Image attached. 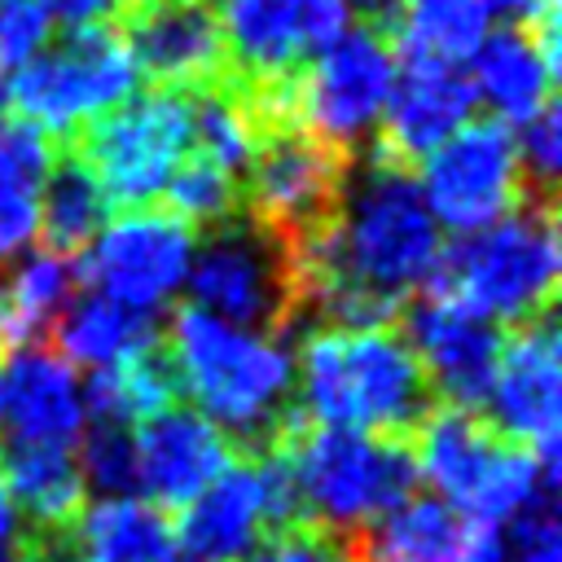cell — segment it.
<instances>
[{
    "label": "cell",
    "instance_id": "6da1fadb",
    "mask_svg": "<svg viewBox=\"0 0 562 562\" xmlns=\"http://www.w3.org/2000/svg\"><path fill=\"white\" fill-rule=\"evenodd\" d=\"M439 259V224L413 171L360 154L329 228L299 255L312 325H395Z\"/></svg>",
    "mask_w": 562,
    "mask_h": 562
},
{
    "label": "cell",
    "instance_id": "7a4b0ae2",
    "mask_svg": "<svg viewBox=\"0 0 562 562\" xmlns=\"http://www.w3.org/2000/svg\"><path fill=\"white\" fill-rule=\"evenodd\" d=\"M294 408L307 422L413 439L435 391L400 325H312L294 356Z\"/></svg>",
    "mask_w": 562,
    "mask_h": 562
},
{
    "label": "cell",
    "instance_id": "3957f363",
    "mask_svg": "<svg viewBox=\"0 0 562 562\" xmlns=\"http://www.w3.org/2000/svg\"><path fill=\"white\" fill-rule=\"evenodd\" d=\"M167 351L180 373V391L198 400L202 417H211L237 448V457H255L272 448L294 408V356L255 329L220 321L202 307H176L167 325Z\"/></svg>",
    "mask_w": 562,
    "mask_h": 562
},
{
    "label": "cell",
    "instance_id": "277c9868",
    "mask_svg": "<svg viewBox=\"0 0 562 562\" xmlns=\"http://www.w3.org/2000/svg\"><path fill=\"white\" fill-rule=\"evenodd\" d=\"M558 206L549 193H527L501 220L461 233L426 277V294L457 299L487 321L522 325L553 312L558 294Z\"/></svg>",
    "mask_w": 562,
    "mask_h": 562
},
{
    "label": "cell",
    "instance_id": "5b68a950",
    "mask_svg": "<svg viewBox=\"0 0 562 562\" xmlns=\"http://www.w3.org/2000/svg\"><path fill=\"white\" fill-rule=\"evenodd\" d=\"M272 443L290 461L303 514L342 531H360L391 514L422 483L413 439L316 426L294 413Z\"/></svg>",
    "mask_w": 562,
    "mask_h": 562
},
{
    "label": "cell",
    "instance_id": "8992f818",
    "mask_svg": "<svg viewBox=\"0 0 562 562\" xmlns=\"http://www.w3.org/2000/svg\"><path fill=\"white\" fill-rule=\"evenodd\" d=\"M184 281H189L193 307L220 321H233L241 329L268 334L277 342L281 334H303L307 325L299 259L246 211L202 228V241H193Z\"/></svg>",
    "mask_w": 562,
    "mask_h": 562
},
{
    "label": "cell",
    "instance_id": "52a82bcc",
    "mask_svg": "<svg viewBox=\"0 0 562 562\" xmlns=\"http://www.w3.org/2000/svg\"><path fill=\"white\" fill-rule=\"evenodd\" d=\"M351 162L347 149L307 132L294 114L263 123L241 171V211L299 259L338 215Z\"/></svg>",
    "mask_w": 562,
    "mask_h": 562
},
{
    "label": "cell",
    "instance_id": "ba28073f",
    "mask_svg": "<svg viewBox=\"0 0 562 562\" xmlns=\"http://www.w3.org/2000/svg\"><path fill=\"white\" fill-rule=\"evenodd\" d=\"M417 474L435 483L457 509L505 522L536 487L558 483V461H540L522 443L505 439L483 413L435 404V413L413 435Z\"/></svg>",
    "mask_w": 562,
    "mask_h": 562
},
{
    "label": "cell",
    "instance_id": "9c48e42d",
    "mask_svg": "<svg viewBox=\"0 0 562 562\" xmlns=\"http://www.w3.org/2000/svg\"><path fill=\"white\" fill-rule=\"evenodd\" d=\"M66 145L97 176L110 206H149L158 202L176 162L193 149V110L189 92L145 88L88 119Z\"/></svg>",
    "mask_w": 562,
    "mask_h": 562
},
{
    "label": "cell",
    "instance_id": "30bf717a",
    "mask_svg": "<svg viewBox=\"0 0 562 562\" xmlns=\"http://www.w3.org/2000/svg\"><path fill=\"white\" fill-rule=\"evenodd\" d=\"M132 92L136 66L119 26L66 31L57 44L35 48L22 66H13L4 88L13 110L48 136H75L88 119L105 114Z\"/></svg>",
    "mask_w": 562,
    "mask_h": 562
},
{
    "label": "cell",
    "instance_id": "8fae6325",
    "mask_svg": "<svg viewBox=\"0 0 562 562\" xmlns=\"http://www.w3.org/2000/svg\"><path fill=\"white\" fill-rule=\"evenodd\" d=\"M391 79L395 44L364 26L342 31L294 75V119L356 158L373 140Z\"/></svg>",
    "mask_w": 562,
    "mask_h": 562
},
{
    "label": "cell",
    "instance_id": "7c38bea8",
    "mask_svg": "<svg viewBox=\"0 0 562 562\" xmlns=\"http://www.w3.org/2000/svg\"><path fill=\"white\" fill-rule=\"evenodd\" d=\"M417 167L422 202L430 206L435 224H448L452 233H474L527 198L518 145L501 119L461 123Z\"/></svg>",
    "mask_w": 562,
    "mask_h": 562
},
{
    "label": "cell",
    "instance_id": "4fadbf2b",
    "mask_svg": "<svg viewBox=\"0 0 562 562\" xmlns=\"http://www.w3.org/2000/svg\"><path fill=\"white\" fill-rule=\"evenodd\" d=\"M198 233L167 206H132L75 259L79 281L140 312H158L189 272Z\"/></svg>",
    "mask_w": 562,
    "mask_h": 562
},
{
    "label": "cell",
    "instance_id": "5bb4252c",
    "mask_svg": "<svg viewBox=\"0 0 562 562\" xmlns=\"http://www.w3.org/2000/svg\"><path fill=\"white\" fill-rule=\"evenodd\" d=\"M228 53V75L241 83H290L342 26V0H220L215 9Z\"/></svg>",
    "mask_w": 562,
    "mask_h": 562
},
{
    "label": "cell",
    "instance_id": "9a60e30c",
    "mask_svg": "<svg viewBox=\"0 0 562 562\" xmlns=\"http://www.w3.org/2000/svg\"><path fill=\"white\" fill-rule=\"evenodd\" d=\"M474 83L461 70V61H443L430 53L400 48L395 79L382 105V119L373 127V140L364 145L369 158L395 162L404 171H417V162L448 140L461 123H470L474 110ZM360 158V154H356Z\"/></svg>",
    "mask_w": 562,
    "mask_h": 562
},
{
    "label": "cell",
    "instance_id": "2e32d148",
    "mask_svg": "<svg viewBox=\"0 0 562 562\" xmlns=\"http://www.w3.org/2000/svg\"><path fill=\"white\" fill-rule=\"evenodd\" d=\"M558 325L553 312H540L522 325H509V338H501L496 373L487 386V422L536 452L540 461H558V408H562V382H558Z\"/></svg>",
    "mask_w": 562,
    "mask_h": 562
},
{
    "label": "cell",
    "instance_id": "e0dca14e",
    "mask_svg": "<svg viewBox=\"0 0 562 562\" xmlns=\"http://www.w3.org/2000/svg\"><path fill=\"white\" fill-rule=\"evenodd\" d=\"M404 338L435 391V400L452 404V408H474L483 413L492 373H496V356H501V329L496 321H487L483 312L443 299V294H426L422 303L404 307Z\"/></svg>",
    "mask_w": 562,
    "mask_h": 562
},
{
    "label": "cell",
    "instance_id": "ac0fdd59",
    "mask_svg": "<svg viewBox=\"0 0 562 562\" xmlns=\"http://www.w3.org/2000/svg\"><path fill=\"white\" fill-rule=\"evenodd\" d=\"M119 35L149 88L198 92L228 75L224 31L211 4H136Z\"/></svg>",
    "mask_w": 562,
    "mask_h": 562
},
{
    "label": "cell",
    "instance_id": "d6986e66",
    "mask_svg": "<svg viewBox=\"0 0 562 562\" xmlns=\"http://www.w3.org/2000/svg\"><path fill=\"white\" fill-rule=\"evenodd\" d=\"M132 443H136V487H145L162 509L189 505L220 470L237 461L233 439L184 400L136 422Z\"/></svg>",
    "mask_w": 562,
    "mask_h": 562
},
{
    "label": "cell",
    "instance_id": "ffe728a7",
    "mask_svg": "<svg viewBox=\"0 0 562 562\" xmlns=\"http://www.w3.org/2000/svg\"><path fill=\"white\" fill-rule=\"evenodd\" d=\"M356 562H505V536L439 496H408L356 531Z\"/></svg>",
    "mask_w": 562,
    "mask_h": 562
},
{
    "label": "cell",
    "instance_id": "44dd1931",
    "mask_svg": "<svg viewBox=\"0 0 562 562\" xmlns=\"http://www.w3.org/2000/svg\"><path fill=\"white\" fill-rule=\"evenodd\" d=\"M83 430V395L75 364L48 342H26L9 351L0 369V439L31 443H75Z\"/></svg>",
    "mask_w": 562,
    "mask_h": 562
},
{
    "label": "cell",
    "instance_id": "7402d4cb",
    "mask_svg": "<svg viewBox=\"0 0 562 562\" xmlns=\"http://www.w3.org/2000/svg\"><path fill=\"white\" fill-rule=\"evenodd\" d=\"M171 527L176 544L193 562H241L272 531L259 465L250 457H237L189 505H180V518Z\"/></svg>",
    "mask_w": 562,
    "mask_h": 562
},
{
    "label": "cell",
    "instance_id": "603a6c76",
    "mask_svg": "<svg viewBox=\"0 0 562 562\" xmlns=\"http://www.w3.org/2000/svg\"><path fill=\"white\" fill-rule=\"evenodd\" d=\"M0 483L22 509L26 531H75L88 509V487L66 443L0 439Z\"/></svg>",
    "mask_w": 562,
    "mask_h": 562
},
{
    "label": "cell",
    "instance_id": "cb8c5ba5",
    "mask_svg": "<svg viewBox=\"0 0 562 562\" xmlns=\"http://www.w3.org/2000/svg\"><path fill=\"white\" fill-rule=\"evenodd\" d=\"M553 79L558 57L540 48V40L527 26H505L474 48V97L487 101L501 123L531 119L553 97Z\"/></svg>",
    "mask_w": 562,
    "mask_h": 562
},
{
    "label": "cell",
    "instance_id": "d4e9b609",
    "mask_svg": "<svg viewBox=\"0 0 562 562\" xmlns=\"http://www.w3.org/2000/svg\"><path fill=\"white\" fill-rule=\"evenodd\" d=\"M154 316L158 312H140V307H127L101 290H79L70 294V303L57 312V321L48 325L44 342L66 356L70 364H88V369H105L140 347H149L158 338L154 329Z\"/></svg>",
    "mask_w": 562,
    "mask_h": 562
},
{
    "label": "cell",
    "instance_id": "484cf974",
    "mask_svg": "<svg viewBox=\"0 0 562 562\" xmlns=\"http://www.w3.org/2000/svg\"><path fill=\"white\" fill-rule=\"evenodd\" d=\"M75 544L79 562H171L176 527L154 501L105 496L101 505L79 514Z\"/></svg>",
    "mask_w": 562,
    "mask_h": 562
},
{
    "label": "cell",
    "instance_id": "4316f807",
    "mask_svg": "<svg viewBox=\"0 0 562 562\" xmlns=\"http://www.w3.org/2000/svg\"><path fill=\"white\" fill-rule=\"evenodd\" d=\"M110 215V198L101 193L97 176L83 167V158L61 145V154H53V167L44 176V193H40V237H44V250L61 255V259H79L101 224Z\"/></svg>",
    "mask_w": 562,
    "mask_h": 562
},
{
    "label": "cell",
    "instance_id": "83f0119b",
    "mask_svg": "<svg viewBox=\"0 0 562 562\" xmlns=\"http://www.w3.org/2000/svg\"><path fill=\"white\" fill-rule=\"evenodd\" d=\"M57 136L26 119L0 123V255L26 246L40 224V193L53 167Z\"/></svg>",
    "mask_w": 562,
    "mask_h": 562
},
{
    "label": "cell",
    "instance_id": "f1b7e54d",
    "mask_svg": "<svg viewBox=\"0 0 562 562\" xmlns=\"http://www.w3.org/2000/svg\"><path fill=\"white\" fill-rule=\"evenodd\" d=\"M75 285H79L75 259H61L53 250L26 255L9 272V281H0V356L26 347L35 338L44 342L48 325L70 303Z\"/></svg>",
    "mask_w": 562,
    "mask_h": 562
},
{
    "label": "cell",
    "instance_id": "f546056e",
    "mask_svg": "<svg viewBox=\"0 0 562 562\" xmlns=\"http://www.w3.org/2000/svg\"><path fill=\"white\" fill-rule=\"evenodd\" d=\"M487 0H400V48L443 61L470 57L487 40Z\"/></svg>",
    "mask_w": 562,
    "mask_h": 562
},
{
    "label": "cell",
    "instance_id": "4dcf8cb0",
    "mask_svg": "<svg viewBox=\"0 0 562 562\" xmlns=\"http://www.w3.org/2000/svg\"><path fill=\"white\" fill-rule=\"evenodd\" d=\"M158 198H162V206H167L171 215H180L193 233H198V228H211V224H220V220H228V215L241 211V184H237V176L224 171L220 162H211V158L198 154V149H189V154L176 162V171L167 176V184H162Z\"/></svg>",
    "mask_w": 562,
    "mask_h": 562
},
{
    "label": "cell",
    "instance_id": "1f68e13d",
    "mask_svg": "<svg viewBox=\"0 0 562 562\" xmlns=\"http://www.w3.org/2000/svg\"><path fill=\"white\" fill-rule=\"evenodd\" d=\"M79 474H83V487H97L101 496H127L136 487L132 426L92 417V426L83 435V448H79Z\"/></svg>",
    "mask_w": 562,
    "mask_h": 562
},
{
    "label": "cell",
    "instance_id": "d6a6232c",
    "mask_svg": "<svg viewBox=\"0 0 562 562\" xmlns=\"http://www.w3.org/2000/svg\"><path fill=\"white\" fill-rule=\"evenodd\" d=\"M241 562H356V531L303 518L263 536Z\"/></svg>",
    "mask_w": 562,
    "mask_h": 562
},
{
    "label": "cell",
    "instance_id": "836d02e7",
    "mask_svg": "<svg viewBox=\"0 0 562 562\" xmlns=\"http://www.w3.org/2000/svg\"><path fill=\"white\" fill-rule=\"evenodd\" d=\"M505 558L509 562H562V527H558V483L536 487L509 518Z\"/></svg>",
    "mask_w": 562,
    "mask_h": 562
},
{
    "label": "cell",
    "instance_id": "e575fe53",
    "mask_svg": "<svg viewBox=\"0 0 562 562\" xmlns=\"http://www.w3.org/2000/svg\"><path fill=\"white\" fill-rule=\"evenodd\" d=\"M514 145H518L527 193H549L553 198L558 162H562V119H558V101L553 97L531 119H522V136Z\"/></svg>",
    "mask_w": 562,
    "mask_h": 562
},
{
    "label": "cell",
    "instance_id": "d590c367",
    "mask_svg": "<svg viewBox=\"0 0 562 562\" xmlns=\"http://www.w3.org/2000/svg\"><path fill=\"white\" fill-rule=\"evenodd\" d=\"M44 0H0V66H22L48 35Z\"/></svg>",
    "mask_w": 562,
    "mask_h": 562
},
{
    "label": "cell",
    "instance_id": "8d00e7d4",
    "mask_svg": "<svg viewBox=\"0 0 562 562\" xmlns=\"http://www.w3.org/2000/svg\"><path fill=\"white\" fill-rule=\"evenodd\" d=\"M44 9L66 31H83V26H123L132 0H44Z\"/></svg>",
    "mask_w": 562,
    "mask_h": 562
},
{
    "label": "cell",
    "instance_id": "74e56055",
    "mask_svg": "<svg viewBox=\"0 0 562 562\" xmlns=\"http://www.w3.org/2000/svg\"><path fill=\"white\" fill-rule=\"evenodd\" d=\"M342 9L356 18V26L378 31L386 40H395L400 31V0H342Z\"/></svg>",
    "mask_w": 562,
    "mask_h": 562
},
{
    "label": "cell",
    "instance_id": "f35d334b",
    "mask_svg": "<svg viewBox=\"0 0 562 562\" xmlns=\"http://www.w3.org/2000/svg\"><path fill=\"white\" fill-rule=\"evenodd\" d=\"M487 9L509 18V26H531L540 13L558 9V0H487Z\"/></svg>",
    "mask_w": 562,
    "mask_h": 562
},
{
    "label": "cell",
    "instance_id": "ab89813d",
    "mask_svg": "<svg viewBox=\"0 0 562 562\" xmlns=\"http://www.w3.org/2000/svg\"><path fill=\"white\" fill-rule=\"evenodd\" d=\"M9 531H13V501H9V492L0 483V540H9Z\"/></svg>",
    "mask_w": 562,
    "mask_h": 562
},
{
    "label": "cell",
    "instance_id": "60d3db41",
    "mask_svg": "<svg viewBox=\"0 0 562 562\" xmlns=\"http://www.w3.org/2000/svg\"><path fill=\"white\" fill-rule=\"evenodd\" d=\"M136 4H211V0H132V9Z\"/></svg>",
    "mask_w": 562,
    "mask_h": 562
},
{
    "label": "cell",
    "instance_id": "b9f144b4",
    "mask_svg": "<svg viewBox=\"0 0 562 562\" xmlns=\"http://www.w3.org/2000/svg\"><path fill=\"white\" fill-rule=\"evenodd\" d=\"M0 110H4V83H0Z\"/></svg>",
    "mask_w": 562,
    "mask_h": 562
}]
</instances>
